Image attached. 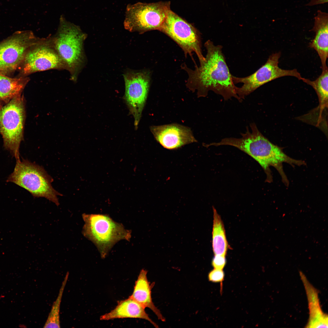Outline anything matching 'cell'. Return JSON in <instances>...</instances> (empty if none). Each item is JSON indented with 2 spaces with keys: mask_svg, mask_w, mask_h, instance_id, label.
<instances>
[{
  "mask_svg": "<svg viewBox=\"0 0 328 328\" xmlns=\"http://www.w3.org/2000/svg\"><path fill=\"white\" fill-rule=\"evenodd\" d=\"M84 236L96 246L105 258L114 245L122 240L129 241L131 232L107 215L83 214Z\"/></svg>",
  "mask_w": 328,
  "mask_h": 328,
  "instance_id": "277c9868",
  "label": "cell"
},
{
  "mask_svg": "<svg viewBox=\"0 0 328 328\" xmlns=\"http://www.w3.org/2000/svg\"><path fill=\"white\" fill-rule=\"evenodd\" d=\"M151 131L157 141L168 149H175L196 142L190 129L180 125L153 126Z\"/></svg>",
  "mask_w": 328,
  "mask_h": 328,
  "instance_id": "4fadbf2b",
  "label": "cell"
},
{
  "mask_svg": "<svg viewBox=\"0 0 328 328\" xmlns=\"http://www.w3.org/2000/svg\"><path fill=\"white\" fill-rule=\"evenodd\" d=\"M300 275L306 289L309 302V317L307 326L309 327H327V316L321 310L317 291L302 273Z\"/></svg>",
  "mask_w": 328,
  "mask_h": 328,
  "instance_id": "e0dca14e",
  "label": "cell"
},
{
  "mask_svg": "<svg viewBox=\"0 0 328 328\" xmlns=\"http://www.w3.org/2000/svg\"><path fill=\"white\" fill-rule=\"evenodd\" d=\"M51 69L65 70L51 36L37 38L29 47L19 67L18 77H26L36 72Z\"/></svg>",
  "mask_w": 328,
  "mask_h": 328,
  "instance_id": "ba28073f",
  "label": "cell"
},
{
  "mask_svg": "<svg viewBox=\"0 0 328 328\" xmlns=\"http://www.w3.org/2000/svg\"><path fill=\"white\" fill-rule=\"evenodd\" d=\"M5 297V296L4 295H1L0 296V299H2V298H3Z\"/></svg>",
  "mask_w": 328,
  "mask_h": 328,
  "instance_id": "cb8c5ba5",
  "label": "cell"
},
{
  "mask_svg": "<svg viewBox=\"0 0 328 328\" xmlns=\"http://www.w3.org/2000/svg\"><path fill=\"white\" fill-rule=\"evenodd\" d=\"M170 2L129 4L124 22L125 28L131 32L143 33L159 30L170 9Z\"/></svg>",
  "mask_w": 328,
  "mask_h": 328,
  "instance_id": "52a82bcc",
  "label": "cell"
},
{
  "mask_svg": "<svg viewBox=\"0 0 328 328\" xmlns=\"http://www.w3.org/2000/svg\"><path fill=\"white\" fill-rule=\"evenodd\" d=\"M328 18L327 13L318 11L311 30L315 32V36L309 45V47L317 52L321 60L322 70L328 68L326 64L328 54Z\"/></svg>",
  "mask_w": 328,
  "mask_h": 328,
  "instance_id": "5bb4252c",
  "label": "cell"
},
{
  "mask_svg": "<svg viewBox=\"0 0 328 328\" xmlns=\"http://www.w3.org/2000/svg\"><path fill=\"white\" fill-rule=\"evenodd\" d=\"M147 271L142 269L135 282L133 292L129 297L142 306L148 308L155 314L161 321H165V319L160 311L155 305L151 296V289L154 284H150L147 277Z\"/></svg>",
  "mask_w": 328,
  "mask_h": 328,
  "instance_id": "2e32d148",
  "label": "cell"
},
{
  "mask_svg": "<svg viewBox=\"0 0 328 328\" xmlns=\"http://www.w3.org/2000/svg\"><path fill=\"white\" fill-rule=\"evenodd\" d=\"M281 55L280 52L272 54L264 65L249 76L243 77L232 76L234 84H243L241 87L235 88L236 93L242 101L259 87L276 79L290 76L302 80V77L296 69L286 70L278 67Z\"/></svg>",
  "mask_w": 328,
  "mask_h": 328,
  "instance_id": "9c48e42d",
  "label": "cell"
},
{
  "mask_svg": "<svg viewBox=\"0 0 328 328\" xmlns=\"http://www.w3.org/2000/svg\"><path fill=\"white\" fill-rule=\"evenodd\" d=\"M37 38L31 31H18L0 42V73L8 76L18 69Z\"/></svg>",
  "mask_w": 328,
  "mask_h": 328,
  "instance_id": "8fae6325",
  "label": "cell"
},
{
  "mask_svg": "<svg viewBox=\"0 0 328 328\" xmlns=\"http://www.w3.org/2000/svg\"><path fill=\"white\" fill-rule=\"evenodd\" d=\"M159 31L167 35L182 48L185 54L194 52L200 63L205 60L199 32L192 25L170 9Z\"/></svg>",
  "mask_w": 328,
  "mask_h": 328,
  "instance_id": "30bf717a",
  "label": "cell"
},
{
  "mask_svg": "<svg viewBox=\"0 0 328 328\" xmlns=\"http://www.w3.org/2000/svg\"><path fill=\"white\" fill-rule=\"evenodd\" d=\"M226 263L225 256L214 255L212 261V265L214 268L223 269Z\"/></svg>",
  "mask_w": 328,
  "mask_h": 328,
  "instance_id": "7402d4cb",
  "label": "cell"
},
{
  "mask_svg": "<svg viewBox=\"0 0 328 328\" xmlns=\"http://www.w3.org/2000/svg\"><path fill=\"white\" fill-rule=\"evenodd\" d=\"M145 308L129 297L119 302L115 308L109 313L101 316V320H108L116 319L138 318L147 320L155 327L158 326L149 317Z\"/></svg>",
  "mask_w": 328,
  "mask_h": 328,
  "instance_id": "9a60e30c",
  "label": "cell"
},
{
  "mask_svg": "<svg viewBox=\"0 0 328 328\" xmlns=\"http://www.w3.org/2000/svg\"><path fill=\"white\" fill-rule=\"evenodd\" d=\"M69 274L67 272L62 282L58 296L54 302L44 328H60V311L62 298L68 280Z\"/></svg>",
  "mask_w": 328,
  "mask_h": 328,
  "instance_id": "ffe728a7",
  "label": "cell"
},
{
  "mask_svg": "<svg viewBox=\"0 0 328 328\" xmlns=\"http://www.w3.org/2000/svg\"><path fill=\"white\" fill-rule=\"evenodd\" d=\"M19 327L21 328H25V325L22 324H20L19 325Z\"/></svg>",
  "mask_w": 328,
  "mask_h": 328,
  "instance_id": "603a6c76",
  "label": "cell"
},
{
  "mask_svg": "<svg viewBox=\"0 0 328 328\" xmlns=\"http://www.w3.org/2000/svg\"><path fill=\"white\" fill-rule=\"evenodd\" d=\"M53 179L42 166L27 159L16 160L13 172L7 182L24 188L34 197H44L58 206L57 196L61 194L52 187Z\"/></svg>",
  "mask_w": 328,
  "mask_h": 328,
  "instance_id": "5b68a950",
  "label": "cell"
},
{
  "mask_svg": "<svg viewBox=\"0 0 328 328\" xmlns=\"http://www.w3.org/2000/svg\"><path fill=\"white\" fill-rule=\"evenodd\" d=\"M125 99L134 119L137 129L149 91L150 77L148 73L130 71L124 74Z\"/></svg>",
  "mask_w": 328,
  "mask_h": 328,
  "instance_id": "7c38bea8",
  "label": "cell"
},
{
  "mask_svg": "<svg viewBox=\"0 0 328 328\" xmlns=\"http://www.w3.org/2000/svg\"><path fill=\"white\" fill-rule=\"evenodd\" d=\"M212 246L214 255L225 256L228 248L224 224L220 216L213 207Z\"/></svg>",
  "mask_w": 328,
  "mask_h": 328,
  "instance_id": "d6986e66",
  "label": "cell"
},
{
  "mask_svg": "<svg viewBox=\"0 0 328 328\" xmlns=\"http://www.w3.org/2000/svg\"><path fill=\"white\" fill-rule=\"evenodd\" d=\"M204 46L207 53L200 66H196L194 70L185 65L182 66L188 73L189 82L194 84L202 95H206L209 91H212L222 96L225 100L234 97L241 102L222 53V46L215 45L210 40L205 43Z\"/></svg>",
  "mask_w": 328,
  "mask_h": 328,
  "instance_id": "6da1fadb",
  "label": "cell"
},
{
  "mask_svg": "<svg viewBox=\"0 0 328 328\" xmlns=\"http://www.w3.org/2000/svg\"><path fill=\"white\" fill-rule=\"evenodd\" d=\"M29 80L28 77L11 78L0 73V104H6L21 94Z\"/></svg>",
  "mask_w": 328,
  "mask_h": 328,
  "instance_id": "ac0fdd59",
  "label": "cell"
},
{
  "mask_svg": "<svg viewBox=\"0 0 328 328\" xmlns=\"http://www.w3.org/2000/svg\"><path fill=\"white\" fill-rule=\"evenodd\" d=\"M251 130L248 127L246 131L241 133V137L223 138L219 142H213L207 146H219L228 145L234 146L251 157L261 166L267 175L266 180L272 181V176L269 167L272 166L278 171L285 184L289 183L283 169L282 163H288L294 166H301L304 161L293 159L286 155L282 149L273 144L264 137L258 129L254 123L250 124Z\"/></svg>",
  "mask_w": 328,
  "mask_h": 328,
  "instance_id": "7a4b0ae2",
  "label": "cell"
},
{
  "mask_svg": "<svg viewBox=\"0 0 328 328\" xmlns=\"http://www.w3.org/2000/svg\"><path fill=\"white\" fill-rule=\"evenodd\" d=\"M224 277V272L223 269L214 268L208 274V277L210 281L213 282H222Z\"/></svg>",
  "mask_w": 328,
  "mask_h": 328,
  "instance_id": "44dd1931",
  "label": "cell"
},
{
  "mask_svg": "<svg viewBox=\"0 0 328 328\" xmlns=\"http://www.w3.org/2000/svg\"><path fill=\"white\" fill-rule=\"evenodd\" d=\"M26 118L25 102L21 94L0 104V133L5 148L16 160L20 159L19 147L23 139Z\"/></svg>",
  "mask_w": 328,
  "mask_h": 328,
  "instance_id": "8992f818",
  "label": "cell"
},
{
  "mask_svg": "<svg viewBox=\"0 0 328 328\" xmlns=\"http://www.w3.org/2000/svg\"><path fill=\"white\" fill-rule=\"evenodd\" d=\"M87 36L80 27L67 21L62 15L56 33L51 36L65 70L70 73V80L74 82L85 63L84 45Z\"/></svg>",
  "mask_w": 328,
  "mask_h": 328,
  "instance_id": "3957f363",
  "label": "cell"
}]
</instances>
